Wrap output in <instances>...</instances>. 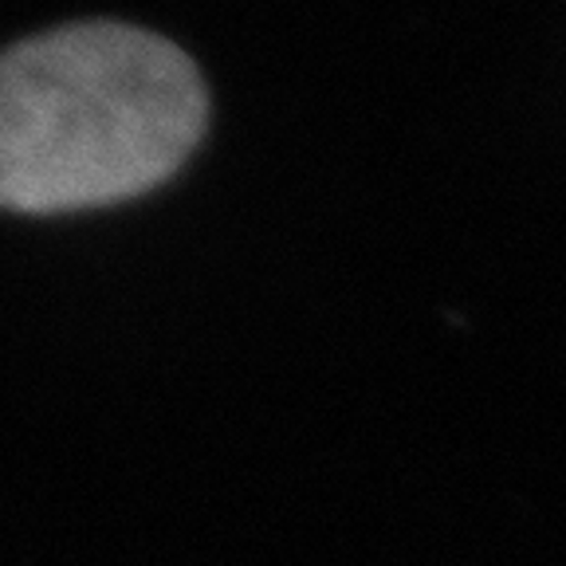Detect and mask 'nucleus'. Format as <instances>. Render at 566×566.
<instances>
[{
	"instance_id": "obj_1",
	"label": "nucleus",
	"mask_w": 566,
	"mask_h": 566,
	"mask_svg": "<svg viewBox=\"0 0 566 566\" xmlns=\"http://www.w3.org/2000/svg\"><path fill=\"white\" fill-rule=\"evenodd\" d=\"M209 95L186 52L75 24L0 60V205L60 212L158 186L193 154Z\"/></svg>"
}]
</instances>
